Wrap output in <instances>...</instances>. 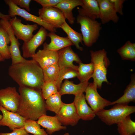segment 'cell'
<instances>
[{"label":"cell","instance_id":"obj_1","mask_svg":"<svg viewBox=\"0 0 135 135\" xmlns=\"http://www.w3.org/2000/svg\"><path fill=\"white\" fill-rule=\"evenodd\" d=\"M9 76L20 86L41 91L44 82L42 69L32 59L12 64L8 70Z\"/></svg>","mask_w":135,"mask_h":135},{"label":"cell","instance_id":"obj_2","mask_svg":"<svg viewBox=\"0 0 135 135\" xmlns=\"http://www.w3.org/2000/svg\"><path fill=\"white\" fill-rule=\"evenodd\" d=\"M20 96L16 112L26 120L36 121L46 114V102L41 91L24 87L20 86Z\"/></svg>","mask_w":135,"mask_h":135},{"label":"cell","instance_id":"obj_3","mask_svg":"<svg viewBox=\"0 0 135 135\" xmlns=\"http://www.w3.org/2000/svg\"><path fill=\"white\" fill-rule=\"evenodd\" d=\"M90 52L91 62L94 66V72L92 77L93 83L97 88L101 89L103 82L110 84L107 78L110 61L107 56V52L104 49L95 51L91 50Z\"/></svg>","mask_w":135,"mask_h":135},{"label":"cell","instance_id":"obj_4","mask_svg":"<svg viewBox=\"0 0 135 135\" xmlns=\"http://www.w3.org/2000/svg\"><path fill=\"white\" fill-rule=\"evenodd\" d=\"M135 112V106L120 104H114L110 109H104L96 114L101 120L108 125L117 124L127 116Z\"/></svg>","mask_w":135,"mask_h":135},{"label":"cell","instance_id":"obj_5","mask_svg":"<svg viewBox=\"0 0 135 135\" xmlns=\"http://www.w3.org/2000/svg\"><path fill=\"white\" fill-rule=\"evenodd\" d=\"M77 23L80 26L83 41L85 45L90 47L98 40L102 29L101 23L96 20L78 15L76 18Z\"/></svg>","mask_w":135,"mask_h":135},{"label":"cell","instance_id":"obj_6","mask_svg":"<svg viewBox=\"0 0 135 135\" xmlns=\"http://www.w3.org/2000/svg\"><path fill=\"white\" fill-rule=\"evenodd\" d=\"M4 2L8 6V15L11 18L15 17L16 16H18L26 21L32 22L42 26L50 32H56V28L54 26L39 16L32 15L26 10L20 8L14 4L12 0H5Z\"/></svg>","mask_w":135,"mask_h":135},{"label":"cell","instance_id":"obj_7","mask_svg":"<svg viewBox=\"0 0 135 135\" xmlns=\"http://www.w3.org/2000/svg\"><path fill=\"white\" fill-rule=\"evenodd\" d=\"M0 25L6 31L9 36L10 44L8 48L12 60V64L26 61V60L21 55L20 49V43L14 35L9 20L0 19Z\"/></svg>","mask_w":135,"mask_h":135},{"label":"cell","instance_id":"obj_8","mask_svg":"<svg viewBox=\"0 0 135 135\" xmlns=\"http://www.w3.org/2000/svg\"><path fill=\"white\" fill-rule=\"evenodd\" d=\"M96 86L93 83H89L85 92V98L90 108L96 114L106 107L111 106L112 102L99 94Z\"/></svg>","mask_w":135,"mask_h":135},{"label":"cell","instance_id":"obj_9","mask_svg":"<svg viewBox=\"0 0 135 135\" xmlns=\"http://www.w3.org/2000/svg\"><path fill=\"white\" fill-rule=\"evenodd\" d=\"M20 99V94L15 87L0 90V105L8 111L16 113Z\"/></svg>","mask_w":135,"mask_h":135},{"label":"cell","instance_id":"obj_10","mask_svg":"<svg viewBox=\"0 0 135 135\" xmlns=\"http://www.w3.org/2000/svg\"><path fill=\"white\" fill-rule=\"evenodd\" d=\"M14 34L18 39L24 42L30 40L32 37L33 33L38 28L36 24L25 25L22 22V20L16 16L11 18L9 20Z\"/></svg>","mask_w":135,"mask_h":135},{"label":"cell","instance_id":"obj_11","mask_svg":"<svg viewBox=\"0 0 135 135\" xmlns=\"http://www.w3.org/2000/svg\"><path fill=\"white\" fill-rule=\"evenodd\" d=\"M48 32L42 26L29 41L24 42L22 47V56L24 58H32L36 54L37 49L46 40Z\"/></svg>","mask_w":135,"mask_h":135},{"label":"cell","instance_id":"obj_12","mask_svg":"<svg viewBox=\"0 0 135 135\" xmlns=\"http://www.w3.org/2000/svg\"><path fill=\"white\" fill-rule=\"evenodd\" d=\"M38 14L39 17L56 28H60L66 22V19L62 12L55 7L40 9Z\"/></svg>","mask_w":135,"mask_h":135},{"label":"cell","instance_id":"obj_13","mask_svg":"<svg viewBox=\"0 0 135 135\" xmlns=\"http://www.w3.org/2000/svg\"><path fill=\"white\" fill-rule=\"evenodd\" d=\"M56 116L61 124L65 126H75L80 120L74 102L70 104L64 103Z\"/></svg>","mask_w":135,"mask_h":135},{"label":"cell","instance_id":"obj_14","mask_svg":"<svg viewBox=\"0 0 135 135\" xmlns=\"http://www.w3.org/2000/svg\"><path fill=\"white\" fill-rule=\"evenodd\" d=\"M0 110L2 118L0 120V126H6L13 130L16 128H24L26 120L16 112L8 111L0 105Z\"/></svg>","mask_w":135,"mask_h":135},{"label":"cell","instance_id":"obj_15","mask_svg":"<svg viewBox=\"0 0 135 135\" xmlns=\"http://www.w3.org/2000/svg\"><path fill=\"white\" fill-rule=\"evenodd\" d=\"M59 59L58 64L60 70L66 67L71 68L78 71V66L73 64L75 62L79 64L82 62L78 55L69 46L58 51Z\"/></svg>","mask_w":135,"mask_h":135},{"label":"cell","instance_id":"obj_16","mask_svg":"<svg viewBox=\"0 0 135 135\" xmlns=\"http://www.w3.org/2000/svg\"><path fill=\"white\" fill-rule=\"evenodd\" d=\"M100 8V17L102 24H105L110 21L118 23L119 17L112 4L109 0H97Z\"/></svg>","mask_w":135,"mask_h":135},{"label":"cell","instance_id":"obj_17","mask_svg":"<svg viewBox=\"0 0 135 135\" xmlns=\"http://www.w3.org/2000/svg\"><path fill=\"white\" fill-rule=\"evenodd\" d=\"M73 102L80 119L85 121L91 120L96 117L95 113L87 104L84 93L75 96Z\"/></svg>","mask_w":135,"mask_h":135},{"label":"cell","instance_id":"obj_18","mask_svg":"<svg viewBox=\"0 0 135 135\" xmlns=\"http://www.w3.org/2000/svg\"><path fill=\"white\" fill-rule=\"evenodd\" d=\"M32 58L43 69L58 63L59 59L58 52L44 49L39 50Z\"/></svg>","mask_w":135,"mask_h":135},{"label":"cell","instance_id":"obj_19","mask_svg":"<svg viewBox=\"0 0 135 135\" xmlns=\"http://www.w3.org/2000/svg\"><path fill=\"white\" fill-rule=\"evenodd\" d=\"M37 122L46 128V132L50 135L56 132L66 130L67 128L66 126H62L56 116H52L44 115L41 116Z\"/></svg>","mask_w":135,"mask_h":135},{"label":"cell","instance_id":"obj_20","mask_svg":"<svg viewBox=\"0 0 135 135\" xmlns=\"http://www.w3.org/2000/svg\"><path fill=\"white\" fill-rule=\"evenodd\" d=\"M81 8H78L79 16L88 17L94 20L99 18L100 8L97 0H82Z\"/></svg>","mask_w":135,"mask_h":135},{"label":"cell","instance_id":"obj_21","mask_svg":"<svg viewBox=\"0 0 135 135\" xmlns=\"http://www.w3.org/2000/svg\"><path fill=\"white\" fill-rule=\"evenodd\" d=\"M47 36L50 38L51 42L49 44L46 42L44 44L43 49L58 51L66 47L74 45L68 37H62L54 32H50L48 33Z\"/></svg>","mask_w":135,"mask_h":135},{"label":"cell","instance_id":"obj_22","mask_svg":"<svg viewBox=\"0 0 135 135\" xmlns=\"http://www.w3.org/2000/svg\"><path fill=\"white\" fill-rule=\"evenodd\" d=\"M83 4L82 0H64L54 7L60 9L66 19L68 20L70 24H73L76 18L73 14L72 10L78 6H81Z\"/></svg>","mask_w":135,"mask_h":135},{"label":"cell","instance_id":"obj_23","mask_svg":"<svg viewBox=\"0 0 135 135\" xmlns=\"http://www.w3.org/2000/svg\"><path fill=\"white\" fill-rule=\"evenodd\" d=\"M89 83L85 82L75 84L73 82L66 80L62 84L58 92L62 96L66 94L78 95L85 92Z\"/></svg>","mask_w":135,"mask_h":135},{"label":"cell","instance_id":"obj_24","mask_svg":"<svg viewBox=\"0 0 135 135\" xmlns=\"http://www.w3.org/2000/svg\"><path fill=\"white\" fill-rule=\"evenodd\" d=\"M131 80L124 92V95L116 101L112 102L111 105L117 104L126 105L131 102H135V75L132 74Z\"/></svg>","mask_w":135,"mask_h":135},{"label":"cell","instance_id":"obj_25","mask_svg":"<svg viewBox=\"0 0 135 135\" xmlns=\"http://www.w3.org/2000/svg\"><path fill=\"white\" fill-rule=\"evenodd\" d=\"M62 28L67 34L68 37L77 49L80 51L83 50V48L80 46L79 44H82L83 38L81 33L78 32L72 28L65 22L61 26Z\"/></svg>","mask_w":135,"mask_h":135},{"label":"cell","instance_id":"obj_26","mask_svg":"<svg viewBox=\"0 0 135 135\" xmlns=\"http://www.w3.org/2000/svg\"><path fill=\"white\" fill-rule=\"evenodd\" d=\"M117 130L120 135H135V122L129 115L117 124Z\"/></svg>","mask_w":135,"mask_h":135},{"label":"cell","instance_id":"obj_27","mask_svg":"<svg viewBox=\"0 0 135 135\" xmlns=\"http://www.w3.org/2000/svg\"><path fill=\"white\" fill-rule=\"evenodd\" d=\"M77 78L80 82H88L92 78L94 72V66L92 62L88 64L81 62L79 64Z\"/></svg>","mask_w":135,"mask_h":135},{"label":"cell","instance_id":"obj_28","mask_svg":"<svg viewBox=\"0 0 135 135\" xmlns=\"http://www.w3.org/2000/svg\"><path fill=\"white\" fill-rule=\"evenodd\" d=\"M10 39L6 31L0 25V54L5 60L11 58L9 50Z\"/></svg>","mask_w":135,"mask_h":135},{"label":"cell","instance_id":"obj_29","mask_svg":"<svg viewBox=\"0 0 135 135\" xmlns=\"http://www.w3.org/2000/svg\"><path fill=\"white\" fill-rule=\"evenodd\" d=\"M117 52L123 60L135 61V44L128 41L117 50Z\"/></svg>","mask_w":135,"mask_h":135},{"label":"cell","instance_id":"obj_30","mask_svg":"<svg viewBox=\"0 0 135 135\" xmlns=\"http://www.w3.org/2000/svg\"><path fill=\"white\" fill-rule=\"evenodd\" d=\"M61 96L58 92L46 99L45 102L47 110L57 114L64 103L62 101Z\"/></svg>","mask_w":135,"mask_h":135},{"label":"cell","instance_id":"obj_31","mask_svg":"<svg viewBox=\"0 0 135 135\" xmlns=\"http://www.w3.org/2000/svg\"><path fill=\"white\" fill-rule=\"evenodd\" d=\"M78 76V71L71 68L66 67L60 69L55 82L58 92L60 89L63 80L77 77Z\"/></svg>","mask_w":135,"mask_h":135},{"label":"cell","instance_id":"obj_32","mask_svg":"<svg viewBox=\"0 0 135 135\" xmlns=\"http://www.w3.org/2000/svg\"><path fill=\"white\" fill-rule=\"evenodd\" d=\"M40 126L36 121L26 120L24 127L28 134L34 135H48L44 129L41 128Z\"/></svg>","mask_w":135,"mask_h":135},{"label":"cell","instance_id":"obj_33","mask_svg":"<svg viewBox=\"0 0 135 135\" xmlns=\"http://www.w3.org/2000/svg\"><path fill=\"white\" fill-rule=\"evenodd\" d=\"M44 82H55L60 70L58 64H54L42 69Z\"/></svg>","mask_w":135,"mask_h":135},{"label":"cell","instance_id":"obj_34","mask_svg":"<svg viewBox=\"0 0 135 135\" xmlns=\"http://www.w3.org/2000/svg\"><path fill=\"white\" fill-rule=\"evenodd\" d=\"M41 92L44 100L58 92L55 82L53 81L44 82Z\"/></svg>","mask_w":135,"mask_h":135},{"label":"cell","instance_id":"obj_35","mask_svg":"<svg viewBox=\"0 0 135 135\" xmlns=\"http://www.w3.org/2000/svg\"><path fill=\"white\" fill-rule=\"evenodd\" d=\"M34 1L40 4L42 8L54 7L64 0H34Z\"/></svg>","mask_w":135,"mask_h":135},{"label":"cell","instance_id":"obj_36","mask_svg":"<svg viewBox=\"0 0 135 135\" xmlns=\"http://www.w3.org/2000/svg\"><path fill=\"white\" fill-rule=\"evenodd\" d=\"M112 4L114 8L117 12L118 13L121 15H123V4L125 0H109Z\"/></svg>","mask_w":135,"mask_h":135},{"label":"cell","instance_id":"obj_37","mask_svg":"<svg viewBox=\"0 0 135 135\" xmlns=\"http://www.w3.org/2000/svg\"><path fill=\"white\" fill-rule=\"evenodd\" d=\"M15 4L18 5L20 8H25L28 12H30V4L31 0H12Z\"/></svg>","mask_w":135,"mask_h":135},{"label":"cell","instance_id":"obj_38","mask_svg":"<svg viewBox=\"0 0 135 135\" xmlns=\"http://www.w3.org/2000/svg\"><path fill=\"white\" fill-rule=\"evenodd\" d=\"M0 135H30L25 130L24 127L16 128L12 130L10 133H0Z\"/></svg>","mask_w":135,"mask_h":135},{"label":"cell","instance_id":"obj_39","mask_svg":"<svg viewBox=\"0 0 135 135\" xmlns=\"http://www.w3.org/2000/svg\"><path fill=\"white\" fill-rule=\"evenodd\" d=\"M11 18V17L8 14H4L0 12V19L10 20Z\"/></svg>","mask_w":135,"mask_h":135},{"label":"cell","instance_id":"obj_40","mask_svg":"<svg viewBox=\"0 0 135 135\" xmlns=\"http://www.w3.org/2000/svg\"><path fill=\"white\" fill-rule=\"evenodd\" d=\"M5 59L3 58L2 55L0 54V62H3Z\"/></svg>","mask_w":135,"mask_h":135},{"label":"cell","instance_id":"obj_41","mask_svg":"<svg viewBox=\"0 0 135 135\" xmlns=\"http://www.w3.org/2000/svg\"><path fill=\"white\" fill-rule=\"evenodd\" d=\"M2 116L0 114V120L2 119Z\"/></svg>","mask_w":135,"mask_h":135},{"label":"cell","instance_id":"obj_42","mask_svg":"<svg viewBox=\"0 0 135 135\" xmlns=\"http://www.w3.org/2000/svg\"><path fill=\"white\" fill-rule=\"evenodd\" d=\"M64 135H69V134L68 133H66Z\"/></svg>","mask_w":135,"mask_h":135}]
</instances>
